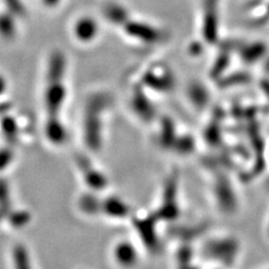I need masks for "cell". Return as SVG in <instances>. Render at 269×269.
<instances>
[{"label": "cell", "instance_id": "obj_1", "mask_svg": "<svg viewBox=\"0 0 269 269\" xmlns=\"http://www.w3.org/2000/svg\"><path fill=\"white\" fill-rule=\"evenodd\" d=\"M65 60L62 53H54L49 60L47 72V85L45 89V107L47 118H58L61 107L65 101L66 89L64 85Z\"/></svg>", "mask_w": 269, "mask_h": 269}, {"label": "cell", "instance_id": "obj_2", "mask_svg": "<svg viewBox=\"0 0 269 269\" xmlns=\"http://www.w3.org/2000/svg\"><path fill=\"white\" fill-rule=\"evenodd\" d=\"M124 29L127 35L137 40H140L143 43H156L159 42L163 37V33L158 28L150 24H147L145 21L132 20L129 19L123 25Z\"/></svg>", "mask_w": 269, "mask_h": 269}, {"label": "cell", "instance_id": "obj_3", "mask_svg": "<svg viewBox=\"0 0 269 269\" xmlns=\"http://www.w3.org/2000/svg\"><path fill=\"white\" fill-rule=\"evenodd\" d=\"M73 33L78 40L82 43H89L97 37L99 26L96 19L92 17L84 16L75 21Z\"/></svg>", "mask_w": 269, "mask_h": 269}, {"label": "cell", "instance_id": "obj_4", "mask_svg": "<svg viewBox=\"0 0 269 269\" xmlns=\"http://www.w3.org/2000/svg\"><path fill=\"white\" fill-rule=\"evenodd\" d=\"M45 134L53 145H61L66 138V130L60 118H47L45 126Z\"/></svg>", "mask_w": 269, "mask_h": 269}, {"label": "cell", "instance_id": "obj_5", "mask_svg": "<svg viewBox=\"0 0 269 269\" xmlns=\"http://www.w3.org/2000/svg\"><path fill=\"white\" fill-rule=\"evenodd\" d=\"M115 258L124 266H132L136 263L137 253L129 242H120L116 246Z\"/></svg>", "mask_w": 269, "mask_h": 269}, {"label": "cell", "instance_id": "obj_6", "mask_svg": "<svg viewBox=\"0 0 269 269\" xmlns=\"http://www.w3.org/2000/svg\"><path fill=\"white\" fill-rule=\"evenodd\" d=\"M105 16L112 24L123 26L129 19V12L124 6L119 3H108L105 7Z\"/></svg>", "mask_w": 269, "mask_h": 269}, {"label": "cell", "instance_id": "obj_7", "mask_svg": "<svg viewBox=\"0 0 269 269\" xmlns=\"http://www.w3.org/2000/svg\"><path fill=\"white\" fill-rule=\"evenodd\" d=\"M15 15L8 10L0 13V37L10 40L17 34V26L15 20Z\"/></svg>", "mask_w": 269, "mask_h": 269}, {"label": "cell", "instance_id": "obj_8", "mask_svg": "<svg viewBox=\"0 0 269 269\" xmlns=\"http://www.w3.org/2000/svg\"><path fill=\"white\" fill-rule=\"evenodd\" d=\"M103 210L107 214L112 217H126L128 214V208L123 201L118 199H108L102 204Z\"/></svg>", "mask_w": 269, "mask_h": 269}, {"label": "cell", "instance_id": "obj_9", "mask_svg": "<svg viewBox=\"0 0 269 269\" xmlns=\"http://www.w3.org/2000/svg\"><path fill=\"white\" fill-rule=\"evenodd\" d=\"M7 10L15 16H22L25 13V6L21 0H2Z\"/></svg>", "mask_w": 269, "mask_h": 269}, {"label": "cell", "instance_id": "obj_10", "mask_svg": "<svg viewBox=\"0 0 269 269\" xmlns=\"http://www.w3.org/2000/svg\"><path fill=\"white\" fill-rule=\"evenodd\" d=\"M28 254L25 250L24 247L18 246L13 250V262L16 263L17 267H26L28 266Z\"/></svg>", "mask_w": 269, "mask_h": 269}, {"label": "cell", "instance_id": "obj_11", "mask_svg": "<svg viewBox=\"0 0 269 269\" xmlns=\"http://www.w3.org/2000/svg\"><path fill=\"white\" fill-rule=\"evenodd\" d=\"M15 130H16V124L13 123L12 119H9V118L3 119V121H2V133H3V136L6 137L8 140H9V139H11L12 137L16 136V134H15Z\"/></svg>", "mask_w": 269, "mask_h": 269}, {"label": "cell", "instance_id": "obj_12", "mask_svg": "<svg viewBox=\"0 0 269 269\" xmlns=\"http://www.w3.org/2000/svg\"><path fill=\"white\" fill-rule=\"evenodd\" d=\"M12 159V154L9 149H0V170L6 168L10 164Z\"/></svg>", "mask_w": 269, "mask_h": 269}, {"label": "cell", "instance_id": "obj_13", "mask_svg": "<svg viewBox=\"0 0 269 269\" xmlns=\"http://www.w3.org/2000/svg\"><path fill=\"white\" fill-rule=\"evenodd\" d=\"M6 88H7L6 80L3 79L2 75H0V97L2 96V94L4 93V91H6Z\"/></svg>", "mask_w": 269, "mask_h": 269}, {"label": "cell", "instance_id": "obj_14", "mask_svg": "<svg viewBox=\"0 0 269 269\" xmlns=\"http://www.w3.org/2000/svg\"><path fill=\"white\" fill-rule=\"evenodd\" d=\"M42 1L44 4H46L47 7H55L61 2V0H42Z\"/></svg>", "mask_w": 269, "mask_h": 269}, {"label": "cell", "instance_id": "obj_15", "mask_svg": "<svg viewBox=\"0 0 269 269\" xmlns=\"http://www.w3.org/2000/svg\"><path fill=\"white\" fill-rule=\"evenodd\" d=\"M267 12L269 13V6H268V9H267Z\"/></svg>", "mask_w": 269, "mask_h": 269}]
</instances>
